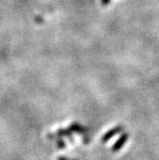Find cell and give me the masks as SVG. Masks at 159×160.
<instances>
[{
    "label": "cell",
    "mask_w": 159,
    "mask_h": 160,
    "mask_svg": "<svg viewBox=\"0 0 159 160\" xmlns=\"http://www.w3.org/2000/svg\"><path fill=\"white\" fill-rule=\"evenodd\" d=\"M124 129H125V128H124L123 126H121V125L116 126V127H114V128H110L109 130H107V132L103 135V137H102V142H103V143L108 142V141H109L111 138H113L115 135H117V134L121 133Z\"/></svg>",
    "instance_id": "cell-1"
},
{
    "label": "cell",
    "mask_w": 159,
    "mask_h": 160,
    "mask_svg": "<svg viewBox=\"0 0 159 160\" xmlns=\"http://www.w3.org/2000/svg\"><path fill=\"white\" fill-rule=\"evenodd\" d=\"M128 139V133L127 132H123L121 134V136L119 137V139L116 140V142H115L113 145H112V147H111V151L113 152H119L124 146H125V144L127 143Z\"/></svg>",
    "instance_id": "cell-2"
},
{
    "label": "cell",
    "mask_w": 159,
    "mask_h": 160,
    "mask_svg": "<svg viewBox=\"0 0 159 160\" xmlns=\"http://www.w3.org/2000/svg\"><path fill=\"white\" fill-rule=\"evenodd\" d=\"M68 129L70 130L71 132H76V133H79V134H83L86 132V128L82 127V125H80L79 123H72L69 127H68Z\"/></svg>",
    "instance_id": "cell-3"
},
{
    "label": "cell",
    "mask_w": 159,
    "mask_h": 160,
    "mask_svg": "<svg viewBox=\"0 0 159 160\" xmlns=\"http://www.w3.org/2000/svg\"><path fill=\"white\" fill-rule=\"evenodd\" d=\"M57 135L59 136V137H62H62H69L71 139V141H73V140H72V132H70L68 128H66V129H63V128L57 129Z\"/></svg>",
    "instance_id": "cell-4"
},
{
    "label": "cell",
    "mask_w": 159,
    "mask_h": 160,
    "mask_svg": "<svg viewBox=\"0 0 159 160\" xmlns=\"http://www.w3.org/2000/svg\"><path fill=\"white\" fill-rule=\"evenodd\" d=\"M57 149H61V150L65 149L66 144H65V142L62 139V137H60L59 139H57Z\"/></svg>",
    "instance_id": "cell-5"
},
{
    "label": "cell",
    "mask_w": 159,
    "mask_h": 160,
    "mask_svg": "<svg viewBox=\"0 0 159 160\" xmlns=\"http://www.w3.org/2000/svg\"><path fill=\"white\" fill-rule=\"evenodd\" d=\"M109 2H110V0H102L103 5H108V4H109Z\"/></svg>",
    "instance_id": "cell-6"
},
{
    "label": "cell",
    "mask_w": 159,
    "mask_h": 160,
    "mask_svg": "<svg viewBox=\"0 0 159 160\" xmlns=\"http://www.w3.org/2000/svg\"><path fill=\"white\" fill-rule=\"evenodd\" d=\"M57 160H74V159H69V158H66L64 156H61V157L57 158Z\"/></svg>",
    "instance_id": "cell-7"
}]
</instances>
